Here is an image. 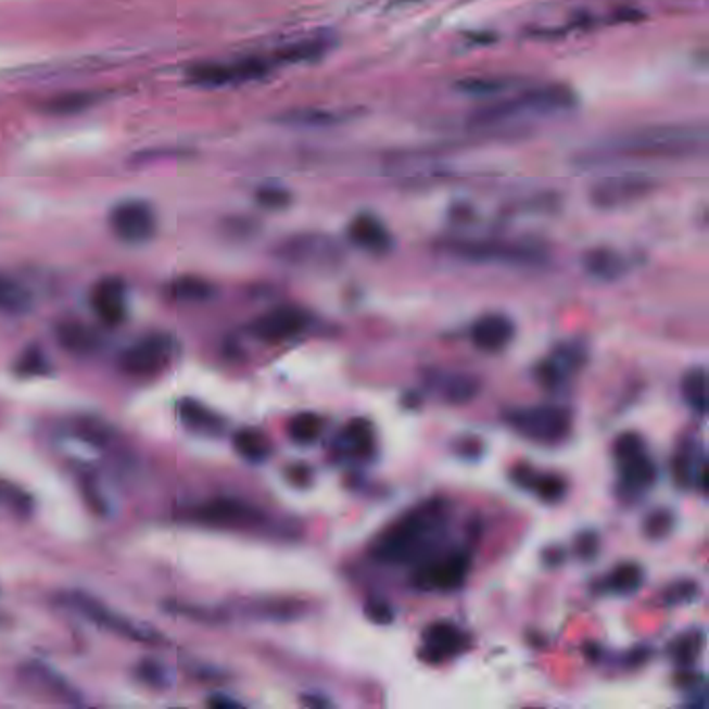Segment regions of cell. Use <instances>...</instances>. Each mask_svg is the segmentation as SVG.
Returning <instances> with one entry per match:
<instances>
[{
  "instance_id": "10",
  "label": "cell",
  "mask_w": 709,
  "mask_h": 709,
  "mask_svg": "<svg viewBox=\"0 0 709 709\" xmlns=\"http://www.w3.org/2000/svg\"><path fill=\"white\" fill-rule=\"evenodd\" d=\"M188 520L211 529H227V531H244L256 529L265 522V514L256 506L248 504L238 497H213L188 510Z\"/></svg>"
},
{
  "instance_id": "36",
  "label": "cell",
  "mask_w": 709,
  "mask_h": 709,
  "mask_svg": "<svg viewBox=\"0 0 709 709\" xmlns=\"http://www.w3.org/2000/svg\"><path fill=\"white\" fill-rule=\"evenodd\" d=\"M643 585V570L638 564H620L608 577V588L618 595H631Z\"/></svg>"
},
{
  "instance_id": "23",
  "label": "cell",
  "mask_w": 709,
  "mask_h": 709,
  "mask_svg": "<svg viewBox=\"0 0 709 709\" xmlns=\"http://www.w3.org/2000/svg\"><path fill=\"white\" fill-rule=\"evenodd\" d=\"M512 479L520 488L537 491L539 497L543 502H549V504L562 499L564 493H566V483H564L562 477H558V474H537L529 466L514 468Z\"/></svg>"
},
{
  "instance_id": "14",
  "label": "cell",
  "mask_w": 709,
  "mask_h": 709,
  "mask_svg": "<svg viewBox=\"0 0 709 709\" xmlns=\"http://www.w3.org/2000/svg\"><path fill=\"white\" fill-rule=\"evenodd\" d=\"M22 679L34 691H40L56 704L65 706H81L84 699L63 674H59L52 666L40 660H29L22 666Z\"/></svg>"
},
{
  "instance_id": "20",
  "label": "cell",
  "mask_w": 709,
  "mask_h": 709,
  "mask_svg": "<svg viewBox=\"0 0 709 709\" xmlns=\"http://www.w3.org/2000/svg\"><path fill=\"white\" fill-rule=\"evenodd\" d=\"M472 343L483 352H499L512 342L514 322L506 315L493 313L472 325Z\"/></svg>"
},
{
  "instance_id": "37",
  "label": "cell",
  "mask_w": 709,
  "mask_h": 709,
  "mask_svg": "<svg viewBox=\"0 0 709 709\" xmlns=\"http://www.w3.org/2000/svg\"><path fill=\"white\" fill-rule=\"evenodd\" d=\"M92 104H97V97L90 92H67V94L49 100L47 111L50 115L67 117V115H77V113L90 109Z\"/></svg>"
},
{
  "instance_id": "53",
  "label": "cell",
  "mask_w": 709,
  "mask_h": 709,
  "mask_svg": "<svg viewBox=\"0 0 709 709\" xmlns=\"http://www.w3.org/2000/svg\"><path fill=\"white\" fill-rule=\"evenodd\" d=\"M9 624H11V620L0 613V629H9Z\"/></svg>"
},
{
  "instance_id": "35",
  "label": "cell",
  "mask_w": 709,
  "mask_h": 709,
  "mask_svg": "<svg viewBox=\"0 0 709 709\" xmlns=\"http://www.w3.org/2000/svg\"><path fill=\"white\" fill-rule=\"evenodd\" d=\"M165 611H172L175 616H183L194 622H204V624H219L229 620V611L223 608H204V606H194V604H179V602H167Z\"/></svg>"
},
{
  "instance_id": "40",
  "label": "cell",
  "mask_w": 709,
  "mask_h": 709,
  "mask_svg": "<svg viewBox=\"0 0 709 709\" xmlns=\"http://www.w3.org/2000/svg\"><path fill=\"white\" fill-rule=\"evenodd\" d=\"M136 679L142 685L156 688V691H165V688L172 686V674L165 668V663H161L159 660H152V658H144V660L136 666Z\"/></svg>"
},
{
  "instance_id": "50",
  "label": "cell",
  "mask_w": 709,
  "mask_h": 709,
  "mask_svg": "<svg viewBox=\"0 0 709 709\" xmlns=\"http://www.w3.org/2000/svg\"><path fill=\"white\" fill-rule=\"evenodd\" d=\"M206 706L208 708L213 709H240L242 708V704L240 701H236L233 697H227V695H223V693H215L213 697H208L206 699Z\"/></svg>"
},
{
  "instance_id": "27",
  "label": "cell",
  "mask_w": 709,
  "mask_h": 709,
  "mask_svg": "<svg viewBox=\"0 0 709 709\" xmlns=\"http://www.w3.org/2000/svg\"><path fill=\"white\" fill-rule=\"evenodd\" d=\"M579 360H583V356L579 354V347H572V350L558 347V352L539 367L541 383L547 388H558L566 379V375L577 368Z\"/></svg>"
},
{
  "instance_id": "46",
  "label": "cell",
  "mask_w": 709,
  "mask_h": 709,
  "mask_svg": "<svg viewBox=\"0 0 709 709\" xmlns=\"http://www.w3.org/2000/svg\"><path fill=\"white\" fill-rule=\"evenodd\" d=\"M697 593H699L697 583H693V581H679L676 585H672V587L666 591V602L670 606H674V604H688V602H693L697 597Z\"/></svg>"
},
{
  "instance_id": "51",
  "label": "cell",
  "mask_w": 709,
  "mask_h": 709,
  "mask_svg": "<svg viewBox=\"0 0 709 709\" xmlns=\"http://www.w3.org/2000/svg\"><path fill=\"white\" fill-rule=\"evenodd\" d=\"M290 481L292 483H295V485H308V481H311V470L308 468H304V466H294V470H290Z\"/></svg>"
},
{
  "instance_id": "48",
  "label": "cell",
  "mask_w": 709,
  "mask_h": 709,
  "mask_svg": "<svg viewBox=\"0 0 709 709\" xmlns=\"http://www.w3.org/2000/svg\"><path fill=\"white\" fill-rule=\"evenodd\" d=\"M597 549H599V539H597L595 533L587 531V533H581L579 539H577V554H579V558H583L585 562L593 560V558L597 556Z\"/></svg>"
},
{
  "instance_id": "19",
  "label": "cell",
  "mask_w": 709,
  "mask_h": 709,
  "mask_svg": "<svg viewBox=\"0 0 709 709\" xmlns=\"http://www.w3.org/2000/svg\"><path fill=\"white\" fill-rule=\"evenodd\" d=\"M54 340L61 350L74 356H92L102 347V335L81 320H61L54 327Z\"/></svg>"
},
{
  "instance_id": "43",
  "label": "cell",
  "mask_w": 709,
  "mask_h": 709,
  "mask_svg": "<svg viewBox=\"0 0 709 709\" xmlns=\"http://www.w3.org/2000/svg\"><path fill=\"white\" fill-rule=\"evenodd\" d=\"M701 645H704V636L699 635V633H688V635L681 636L672 645L674 661H679L681 666H691L697 658Z\"/></svg>"
},
{
  "instance_id": "31",
  "label": "cell",
  "mask_w": 709,
  "mask_h": 709,
  "mask_svg": "<svg viewBox=\"0 0 709 709\" xmlns=\"http://www.w3.org/2000/svg\"><path fill=\"white\" fill-rule=\"evenodd\" d=\"M277 122L290 127H329L345 122V115L327 109H295L283 113Z\"/></svg>"
},
{
  "instance_id": "12",
  "label": "cell",
  "mask_w": 709,
  "mask_h": 709,
  "mask_svg": "<svg viewBox=\"0 0 709 709\" xmlns=\"http://www.w3.org/2000/svg\"><path fill=\"white\" fill-rule=\"evenodd\" d=\"M656 188V179L643 173H620L595 181L588 190V200L595 208L616 211L649 197Z\"/></svg>"
},
{
  "instance_id": "47",
  "label": "cell",
  "mask_w": 709,
  "mask_h": 709,
  "mask_svg": "<svg viewBox=\"0 0 709 709\" xmlns=\"http://www.w3.org/2000/svg\"><path fill=\"white\" fill-rule=\"evenodd\" d=\"M638 452H643V440L636 433H624L613 443V456L618 463L629 456H635Z\"/></svg>"
},
{
  "instance_id": "30",
  "label": "cell",
  "mask_w": 709,
  "mask_h": 709,
  "mask_svg": "<svg viewBox=\"0 0 709 709\" xmlns=\"http://www.w3.org/2000/svg\"><path fill=\"white\" fill-rule=\"evenodd\" d=\"M233 447L236 452L248 460V463H254V465H261L265 463L273 452L270 447V441L267 440L265 433L256 431V429H240L236 435H233Z\"/></svg>"
},
{
  "instance_id": "2",
  "label": "cell",
  "mask_w": 709,
  "mask_h": 709,
  "mask_svg": "<svg viewBox=\"0 0 709 709\" xmlns=\"http://www.w3.org/2000/svg\"><path fill=\"white\" fill-rule=\"evenodd\" d=\"M579 106V97L572 88L564 84H547L531 90H524L512 99L499 100L488 106H481L470 115V123L474 127H512L518 123L533 122L543 117H556L570 113Z\"/></svg>"
},
{
  "instance_id": "4",
  "label": "cell",
  "mask_w": 709,
  "mask_h": 709,
  "mask_svg": "<svg viewBox=\"0 0 709 709\" xmlns=\"http://www.w3.org/2000/svg\"><path fill=\"white\" fill-rule=\"evenodd\" d=\"M443 250L465 263L479 265H512L539 267L547 263L545 248L531 242H504V240H452Z\"/></svg>"
},
{
  "instance_id": "28",
  "label": "cell",
  "mask_w": 709,
  "mask_h": 709,
  "mask_svg": "<svg viewBox=\"0 0 709 709\" xmlns=\"http://www.w3.org/2000/svg\"><path fill=\"white\" fill-rule=\"evenodd\" d=\"M340 445L352 456H370L375 450V431L365 418H354L345 425Z\"/></svg>"
},
{
  "instance_id": "8",
  "label": "cell",
  "mask_w": 709,
  "mask_h": 709,
  "mask_svg": "<svg viewBox=\"0 0 709 709\" xmlns=\"http://www.w3.org/2000/svg\"><path fill=\"white\" fill-rule=\"evenodd\" d=\"M506 422L518 435L537 443H560L572 429V415L560 406H531L506 413Z\"/></svg>"
},
{
  "instance_id": "24",
  "label": "cell",
  "mask_w": 709,
  "mask_h": 709,
  "mask_svg": "<svg viewBox=\"0 0 709 709\" xmlns=\"http://www.w3.org/2000/svg\"><path fill=\"white\" fill-rule=\"evenodd\" d=\"M34 308V294L11 275L0 273V313L9 317H24Z\"/></svg>"
},
{
  "instance_id": "21",
  "label": "cell",
  "mask_w": 709,
  "mask_h": 709,
  "mask_svg": "<svg viewBox=\"0 0 709 709\" xmlns=\"http://www.w3.org/2000/svg\"><path fill=\"white\" fill-rule=\"evenodd\" d=\"M177 416L181 418V422L188 429L202 433V435L217 438L225 431V420L215 410H211L208 406H204L194 397H183L177 402Z\"/></svg>"
},
{
  "instance_id": "17",
  "label": "cell",
  "mask_w": 709,
  "mask_h": 709,
  "mask_svg": "<svg viewBox=\"0 0 709 709\" xmlns=\"http://www.w3.org/2000/svg\"><path fill=\"white\" fill-rule=\"evenodd\" d=\"M425 658L429 661H445L456 658L468 647V636L452 622H435L422 636Z\"/></svg>"
},
{
  "instance_id": "34",
  "label": "cell",
  "mask_w": 709,
  "mask_h": 709,
  "mask_svg": "<svg viewBox=\"0 0 709 709\" xmlns=\"http://www.w3.org/2000/svg\"><path fill=\"white\" fill-rule=\"evenodd\" d=\"M479 393V381L470 375H447L441 381V395L452 404H466Z\"/></svg>"
},
{
  "instance_id": "32",
  "label": "cell",
  "mask_w": 709,
  "mask_h": 709,
  "mask_svg": "<svg viewBox=\"0 0 709 709\" xmlns=\"http://www.w3.org/2000/svg\"><path fill=\"white\" fill-rule=\"evenodd\" d=\"M0 506L17 518H29L36 508L34 497L13 481L0 479Z\"/></svg>"
},
{
  "instance_id": "33",
  "label": "cell",
  "mask_w": 709,
  "mask_h": 709,
  "mask_svg": "<svg viewBox=\"0 0 709 709\" xmlns=\"http://www.w3.org/2000/svg\"><path fill=\"white\" fill-rule=\"evenodd\" d=\"M683 395L686 404L693 413L699 416L706 415L708 410V395H706V370L704 368H691L683 379Z\"/></svg>"
},
{
  "instance_id": "9",
  "label": "cell",
  "mask_w": 709,
  "mask_h": 709,
  "mask_svg": "<svg viewBox=\"0 0 709 709\" xmlns=\"http://www.w3.org/2000/svg\"><path fill=\"white\" fill-rule=\"evenodd\" d=\"M275 256L286 265L304 269H333L343 258L340 244L322 233L290 236L277 244Z\"/></svg>"
},
{
  "instance_id": "29",
  "label": "cell",
  "mask_w": 709,
  "mask_h": 709,
  "mask_svg": "<svg viewBox=\"0 0 709 709\" xmlns=\"http://www.w3.org/2000/svg\"><path fill=\"white\" fill-rule=\"evenodd\" d=\"M215 286L197 275H181L173 279L167 288V295L177 302H206L215 297Z\"/></svg>"
},
{
  "instance_id": "11",
  "label": "cell",
  "mask_w": 709,
  "mask_h": 709,
  "mask_svg": "<svg viewBox=\"0 0 709 709\" xmlns=\"http://www.w3.org/2000/svg\"><path fill=\"white\" fill-rule=\"evenodd\" d=\"M109 229L123 244H148L159 233L156 208L147 200H122L109 213Z\"/></svg>"
},
{
  "instance_id": "42",
  "label": "cell",
  "mask_w": 709,
  "mask_h": 709,
  "mask_svg": "<svg viewBox=\"0 0 709 709\" xmlns=\"http://www.w3.org/2000/svg\"><path fill=\"white\" fill-rule=\"evenodd\" d=\"M254 200L265 211H283L292 204V194L281 186H261L254 192Z\"/></svg>"
},
{
  "instance_id": "18",
  "label": "cell",
  "mask_w": 709,
  "mask_h": 709,
  "mask_svg": "<svg viewBox=\"0 0 709 709\" xmlns=\"http://www.w3.org/2000/svg\"><path fill=\"white\" fill-rule=\"evenodd\" d=\"M347 240L370 254H388L393 248L390 229L375 215L360 213L347 225Z\"/></svg>"
},
{
  "instance_id": "3",
  "label": "cell",
  "mask_w": 709,
  "mask_h": 709,
  "mask_svg": "<svg viewBox=\"0 0 709 709\" xmlns=\"http://www.w3.org/2000/svg\"><path fill=\"white\" fill-rule=\"evenodd\" d=\"M443 514L440 499L404 514L377 539L375 558L379 562L408 564L427 556L443 529Z\"/></svg>"
},
{
  "instance_id": "5",
  "label": "cell",
  "mask_w": 709,
  "mask_h": 709,
  "mask_svg": "<svg viewBox=\"0 0 709 709\" xmlns=\"http://www.w3.org/2000/svg\"><path fill=\"white\" fill-rule=\"evenodd\" d=\"M277 67L273 56H240L233 61H200L186 69V79L197 88H233L261 81Z\"/></svg>"
},
{
  "instance_id": "44",
  "label": "cell",
  "mask_w": 709,
  "mask_h": 709,
  "mask_svg": "<svg viewBox=\"0 0 709 709\" xmlns=\"http://www.w3.org/2000/svg\"><path fill=\"white\" fill-rule=\"evenodd\" d=\"M674 527V516L668 510H656L645 520V535L649 539H663Z\"/></svg>"
},
{
  "instance_id": "6",
  "label": "cell",
  "mask_w": 709,
  "mask_h": 709,
  "mask_svg": "<svg viewBox=\"0 0 709 709\" xmlns=\"http://www.w3.org/2000/svg\"><path fill=\"white\" fill-rule=\"evenodd\" d=\"M63 604L67 608L77 611L79 616H84L86 620H90L92 624H97L99 629H104L113 635L136 641V643H147V645H163L165 636L161 635L156 629L148 626L144 622H136L129 620L122 613H115L106 604H102L94 595L86 593V591H65L63 593Z\"/></svg>"
},
{
  "instance_id": "7",
  "label": "cell",
  "mask_w": 709,
  "mask_h": 709,
  "mask_svg": "<svg viewBox=\"0 0 709 709\" xmlns=\"http://www.w3.org/2000/svg\"><path fill=\"white\" fill-rule=\"evenodd\" d=\"M177 356H179V342L172 333L154 331L123 352L119 368L129 377L150 379L172 367Z\"/></svg>"
},
{
  "instance_id": "26",
  "label": "cell",
  "mask_w": 709,
  "mask_h": 709,
  "mask_svg": "<svg viewBox=\"0 0 709 709\" xmlns=\"http://www.w3.org/2000/svg\"><path fill=\"white\" fill-rule=\"evenodd\" d=\"M618 466H620L622 485L629 491H645L656 483L658 470L656 465L645 456V452H638L635 456L620 460Z\"/></svg>"
},
{
  "instance_id": "13",
  "label": "cell",
  "mask_w": 709,
  "mask_h": 709,
  "mask_svg": "<svg viewBox=\"0 0 709 709\" xmlns=\"http://www.w3.org/2000/svg\"><path fill=\"white\" fill-rule=\"evenodd\" d=\"M308 327V315L295 306H277L254 318L248 331L265 343H281L297 338Z\"/></svg>"
},
{
  "instance_id": "1",
  "label": "cell",
  "mask_w": 709,
  "mask_h": 709,
  "mask_svg": "<svg viewBox=\"0 0 709 709\" xmlns=\"http://www.w3.org/2000/svg\"><path fill=\"white\" fill-rule=\"evenodd\" d=\"M708 150V127L699 125H651L620 134L579 154L583 167H606L633 161H681Z\"/></svg>"
},
{
  "instance_id": "25",
  "label": "cell",
  "mask_w": 709,
  "mask_h": 709,
  "mask_svg": "<svg viewBox=\"0 0 709 709\" xmlns=\"http://www.w3.org/2000/svg\"><path fill=\"white\" fill-rule=\"evenodd\" d=\"M331 49L329 38H304L292 42L273 54L277 65H300V63H315L325 56Z\"/></svg>"
},
{
  "instance_id": "39",
  "label": "cell",
  "mask_w": 709,
  "mask_h": 709,
  "mask_svg": "<svg viewBox=\"0 0 709 709\" xmlns=\"http://www.w3.org/2000/svg\"><path fill=\"white\" fill-rule=\"evenodd\" d=\"M290 438L300 443V445H311L320 438L322 433V418L315 413H300L292 418L290 427Z\"/></svg>"
},
{
  "instance_id": "38",
  "label": "cell",
  "mask_w": 709,
  "mask_h": 709,
  "mask_svg": "<svg viewBox=\"0 0 709 709\" xmlns=\"http://www.w3.org/2000/svg\"><path fill=\"white\" fill-rule=\"evenodd\" d=\"M15 372L22 377H47L52 372L49 358L45 354V350L36 343H31L29 347H25L22 356L15 363Z\"/></svg>"
},
{
  "instance_id": "52",
  "label": "cell",
  "mask_w": 709,
  "mask_h": 709,
  "mask_svg": "<svg viewBox=\"0 0 709 709\" xmlns=\"http://www.w3.org/2000/svg\"><path fill=\"white\" fill-rule=\"evenodd\" d=\"M302 704H306V706H311V708H327V706H329L327 699H320L317 695H306V697H302Z\"/></svg>"
},
{
  "instance_id": "49",
  "label": "cell",
  "mask_w": 709,
  "mask_h": 709,
  "mask_svg": "<svg viewBox=\"0 0 709 709\" xmlns=\"http://www.w3.org/2000/svg\"><path fill=\"white\" fill-rule=\"evenodd\" d=\"M365 611H367V616L372 622H377L381 626L392 624L393 618H395V613L385 602H370V604H367Z\"/></svg>"
},
{
  "instance_id": "45",
  "label": "cell",
  "mask_w": 709,
  "mask_h": 709,
  "mask_svg": "<svg viewBox=\"0 0 709 709\" xmlns=\"http://www.w3.org/2000/svg\"><path fill=\"white\" fill-rule=\"evenodd\" d=\"M458 88L463 92H468V94H495V92H502L506 86L504 79H497V77H474V79H466L463 84H458Z\"/></svg>"
},
{
  "instance_id": "16",
  "label": "cell",
  "mask_w": 709,
  "mask_h": 709,
  "mask_svg": "<svg viewBox=\"0 0 709 709\" xmlns=\"http://www.w3.org/2000/svg\"><path fill=\"white\" fill-rule=\"evenodd\" d=\"M90 306L104 325H122L127 318V286L122 277L100 279L90 292Z\"/></svg>"
},
{
  "instance_id": "41",
  "label": "cell",
  "mask_w": 709,
  "mask_h": 709,
  "mask_svg": "<svg viewBox=\"0 0 709 709\" xmlns=\"http://www.w3.org/2000/svg\"><path fill=\"white\" fill-rule=\"evenodd\" d=\"M75 433L79 435V440H84L90 445H97V447H102L113 440V431L104 422L94 420V418H81L75 425Z\"/></svg>"
},
{
  "instance_id": "15",
  "label": "cell",
  "mask_w": 709,
  "mask_h": 709,
  "mask_svg": "<svg viewBox=\"0 0 709 709\" xmlns=\"http://www.w3.org/2000/svg\"><path fill=\"white\" fill-rule=\"evenodd\" d=\"M470 568V556L466 552H454L438 562L425 564L416 572V585L420 588L456 591L463 587Z\"/></svg>"
},
{
  "instance_id": "22",
  "label": "cell",
  "mask_w": 709,
  "mask_h": 709,
  "mask_svg": "<svg viewBox=\"0 0 709 709\" xmlns=\"http://www.w3.org/2000/svg\"><path fill=\"white\" fill-rule=\"evenodd\" d=\"M583 265H585L588 275L599 279V281H616L629 269L626 258L620 252L611 250V248H593V250H588L585 258H583Z\"/></svg>"
}]
</instances>
